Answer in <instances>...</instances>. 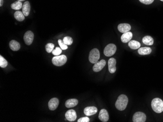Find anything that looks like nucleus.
Segmentation results:
<instances>
[{
	"instance_id": "nucleus-1",
	"label": "nucleus",
	"mask_w": 163,
	"mask_h": 122,
	"mask_svg": "<svg viewBox=\"0 0 163 122\" xmlns=\"http://www.w3.org/2000/svg\"><path fill=\"white\" fill-rule=\"evenodd\" d=\"M128 101V98L127 96L125 94H121L118 97L115 103V107L119 111H124L127 107Z\"/></svg>"
},
{
	"instance_id": "nucleus-2",
	"label": "nucleus",
	"mask_w": 163,
	"mask_h": 122,
	"mask_svg": "<svg viewBox=\"0 0 163 122\" xmlns=\"http://www.w3.org/2000/svg\"><path fill=\"white\" fill-rule=\"evenodd\" d=\"M152 109L155 112L160 113L163 111V101L159 98H155L151 103Z\"/></svg>"
},
{
	"instance_id": "nucleus-3",
	"label": "nucleus",
	"mask_w": 163,
	"mask_h": 122,
	"mask_svg": "<svg viewBox=\"0 0 163 122\" xmlns=\"http://www.w3.org/2000/svg\"><path fill=\"white\" fill-rule=\"evenodd\" d=\"M67 58L65 55L57 56L52 58V62L56 66H62L67 62Z\"/></svg>"
},
{
	"instance_id": "nucleus-4",
	"label": "nucleus",
	"mask_w": 163,
	"mask_h": 122,
	"mask_svg": "<svg viewBox=\"0 0 163 122\" xmlns=\"http://www.w3.org/2000/svg\"><path fill=\"white\" fill-rule=\"evenodd\" d=\"M89 60L92 63H95L100 58V52L98 49L94 48L92 50L89 54Z\"/></svg>"
},
{
	"instance_id": "nucleus-5",
	"label": "nucleus",
	"mask_w": 163,
	"mask_h": 122,
	"mask_svg": "<svg viewBox=\"0 0 163 122\" xmlns=\"http://www.w3.org/2000/svg\"><path fill=\"white\" fill-rule=\"evenodd\" d=\"M117 47L114 44L108 45L104 50V54L106 56H113L116 51Z\"/></svg>"
},
{
	"instance_id": "nucleus-6",
	"label": "nucleus",
	"mask_w": 163,
	"mask_h": 122,
	"mask_svg": "<svg viewBox=\"0 0 163 122\" xmlns=\"http://www.w3.org/2000/svg\"><path fill=\"white\" fill-rule=\"evenodd\" d=\"M146 114L142 112H137L133 116V122H145L146 120Z\"/></svg>"
},
{
	"instance_id": "nucleus-7",
	"label": "nucleus",
	"mask_w": 163,
	"mask_h": 122,
	"mask_svg": "<svg viewBox=\"0 0 163 122\" xmlns=\"http://www.w3.org/2000/svg\"><path fill=\"white\" fill-rule=\"evenodd\" d=\"M34 39V34L31 31H28L25 34L23 40L26 44L30 45L31 44Z\"/></svg>"
},
{
	"instance_id": "nucleus-8",
	"label": "nucleus",
	"mask_w": 163,
	"mask_h": 122,
	"mask_svg": "<svg viewBox=\"0 0 163 122\" xmlns=\"http://www.w3.org/2000/svg\"><path fill=\"white\" fill-rule=\"evenodd\" d=\"M65 117L66 119L70 122H73L76 119L77 114L75 111L73 109H70L67 111L65 114Z\"/></svg>"
},
{
	"instance_id": "nucleus-9",
	"label": "nucleus",
	"mask_w": 163,
	"mask_h": 122,
	"mask_svg": "<svg viewBox=\"0 0 163 122\" xmlns=\"http://www.w3.org/2000/svg\"><path fill=\"white\" fill-rule=\"evenodd\" d=\"M116 60L114 58H111L108 61V71L112 74L115 73L116 71Z\"/></svg>"
},
{
	"instance_id": "nucleus-10",
	"label": "nucleus",
	"mask_w": 163,
	"mask_h": 122,
	"mask_svg": "<svg viewBox=\"0 0 163 122\" xmlns=\"http://www.w3.org/2000/svg\"><path fill=\"white\" fill-rule=\"evenodd\" d=\"M106 64V62L105 60H102L100 61H97L95 63V64L93 66V70L95 72H98L101 71L103 69Z\"/></svg>"
},
{
	"instance_id": "nucleus-11",
	"label": "nucleus",
	"mask_w": 163,
	"mask_h": 122,
	"mask_svg": "<svg viewBox=\"0 0 163 122\" xmlns=\"http://www.w3.org/2000/svg\"><path fill=\"white\" fill-rule=\"evenodd\" d=\"M59 101L57 98H53L48 102V107L51 111H54L57 108Z\"/></svg>"
},
{
	"instance_id": "nucleus-12",
	"label": "nucleus",
	"mask_w": 163,
	"mask_h": 122,
	"mask_svg": "<svg viewBox=\"0 0 163 122\" xmlns=\"http://www.w3.org/2000/svg\"><path fill=\"white\" fill-rule=\"evenodd\" d=\"M99 118L102 122H106L109 119V115L108 111L105 109H102L99 114Z\"/></svg>"
},
{
	"instance_id": "nucleus-13",
	"label": "nucleus",
	"mask_w": 163,
	"mask_h": 122,
	"mask_svg": "<svg viewBox=\"0 0 163 122\" xmlns=\"http://www.w3.org/2000/svg\"><path fill=\"white\" fill-rule=\"evenodd\" d=\"M97 109L95 107H86L84 109V113H85L86 115L88 116H92L94 114H96L97 112Z\"/></svg>"
},
{
	"instance_id": "nucleus-14",
	"label": "nucleus",
	"mask_w": 163,
	"mask_h": 122,
	"mask_svg": "<svg viewBox=\"0 0 163 122\" xmlns=\"http://www.w3.org/2000/svg\"><path fill=\"white\" fill-rule=\"evenodd\" d=\"M118 29L121 33H126L130 31L131 29V26L128 23H121L118 25Z\"/></svg>"
},
{
	"instance_id": "nucleus-15",
	"label": "nucleus",
	"mask_w": 163,
	"mask_h": 122,
	"mask_svg": "<svg viewBox=\"0 0 163 122\" xmlns=\"http://www.w3.org/2000/svg\"><path fill=\"white\" fill-rule=\"evenodd\" d=\"M132 36H133V35L131 32L128 31L123 33V34L122 35L121 38V41L123 43H127L130 41V40H132Z\"/></svg>"
},
{
	"instance_id": "nucleus-16",
	"label": "nucleus",
	"mask_w": 163,
	"mask_h": 122,
	"mask_svg": "<svg viewBox=\"0 0 163 122\" xmlns=\"http://www.w3.org/2000/svg\"><path fill=\"white\" fill-rule=\"evenodd\" d=\"M30 11V5L28 1L25 2L23 5L22 11L25 16H28Z\"/></svg>"
},
{
	"instance_id": "nucleus-17",
	"label": "nucleus",
	"mask_w": 163,
	"mask_h": 122,
	"mask_svg": "<svg viewBox=\"0 0 163 122\" xmlns=\"http://www.w3.org/2000/svg\"><path fill=\"white\" fill-rule=\"evenodd\" d=\"M9 47L14 51H17L20 49L21 46L20 43L15 40H12L9 42Z\"/></svg>"
},
{
	"instance_id": "nucleus-18",
	"label": "nucleus",
	"mask_w": 163,
	"mask_h": 122,
	"mask_svg": "<svg viewBox=\"0 0 163 122\" xmlns=\"http://www.w3.org/2000/svg\"><path fill=\"white\" fill-rule=\"evenodd\" d=\"M78 104V101L76 99H68L65 102V105L67 108L74 107Z\"/></svg>"
},
{
	"instance_id": "nucleus-19",
	"label": "nucleus",
	"mask_w": 163,
	"mask_h": 122,
	"mask_svg": "<svg viewBox=\"0 0 163 122\" xmlns=\"http://www.w3.org/2000/svg\"><path fill=\"white\" fill-rule=\"evenodd\" d=\"M152 50L150 47H144L139 48L138 52L140 55H147L152 53Z\"/></svg>"
},
{
	"instance_id": "nucleus-20",
	"label": "nucleus",
	"mask_w": 163,
	"mask_h": 122,
	"mask_svg": "<svg viewBox=\"0 0 163 122\" xmlns=\"http://www.w3.org/2000/svg\"><path fill=\"white\" fill-rule=\"evenodd\" d=\"M128 46L132 49L136 50L140 48L141 44L136 40H130L128 43Z\"/></svg>"
},
{
	"instance_id": "nucleus-21",
	"label": "nucleus",
	"mask_w": 163,
	"mask_h": 122,
	"mask_svg": "<svg viewBox=\"0 0 163 122\" xmlns=\"http://www.w3.org/2000/svg\"><path fill=\"white\" fill-rule=\"evenodd\" d=\"M14 18L16 19V20H17L19 22H22L25 20V16L24 15L23 12L20 11L15 12V13L14 14Z\"/></svg>"
},
{
	"instance_id": "nucleus-22",
	"label": "nucleus",
	"mask_w": 163,
	"mask_h": 122,
	"mask_svg": "<svg viewBox=\"0 0 163 122\" xmlns=\"http://www.w3.org/2000/svg\"><path fill=\"white\" fill-rule=\"evenodd\" d=\"M143 42L147 45H152L154 43V40L152 36H144L143 38Z\"/></svg>"
},
{
	"instance_id": "nucleus-23",
	"label": "nucleus",
	"mask_w": 163,
	"mask_h": 122,
	"mask_svg": "<svg viewBox=\"0 0 163 122\" xmlns=\"http://www.w3.org/2000/svg\"><path fill=\"white\" fill-rule=\"evenodd\" d=\"M23 7V4L22 2L19 1L14 2L11 5V8L14 10H19L21 9Z\"/></svg>"
},
{
	"instance_id": "nucleus-24",
	"label": "nucleus",
	"mask_w": 163,
	"mask_h": 122,
	"mask_svg": "<svg viewBox=\"0 0 163 122\" xmlns=\"http://www.w3.org/2000/svg\"><path fill=\"white\" fill-rule=\"evenodd\" d=\"M63 42L67 45H70L73 43V39L70 36H65L63 38Z\"/></svg>"
},
{
	"instance_id": "nucleus-25",
	"label": "nucleus",
	"mask_w": 163,
	"mask_h": 122,
	"mask_svg": "<svg viewBox=\"0 0 163 122\" xmlns=\"http://www.w3.org/2000/svg\"><path fill=\"white\" fill-rule=\"evenodd\" d=\"M54 45L52 43H48L45 45V50L48 53H51L53 50Z\"/></svg>"
},
{
	"instance_id": "nucleus-26",
	"label": "nucleus",
	"mask_w": 163,
	"mask_h": 122,
	"mask_svg": "<svg viewBox=\"0 0 163 122\" xmlns=\"http://www.w3.org/2000/svg\"><path fill=\"white\" fill-rule=\"evenodd\" d=\"M7 66V62L4 58L1 56H0V67L1 68H5Z\"/></svg>"
},
{
	"instance_id": "nucleus-27",
	"label": "nucleus",
	"mask_w": 163,
	"mask_h": 122,
	"mask_svg": "<svg viewBox=\"0 0 163 122\" xmlns=\"http://www.w3.org/2000/svg\"><path fill=\"white\" fill-rule=\"evenodd\" d=\"M62 50H63L61 48V47H57L56 48L55 50H53L52 52V54L55 55V56H59L60 55L62 52Z\"/></svg>"
},
{
	"instance_id": "nucleus-28",
	"label": "nucleus",
	"mask_w": 163,
	"mask_h": 122,
	"mask_svg": "<svg viewBox=\"0 0 163 122\" xmlns=\"http://www.w3.org/2000/svg\"><path fill=\"white\" fill-rule=\"evenodd\" d=\"M59 45H60V47L63 50H67L68 48L67 45L65 44L63 42V40H58Z\"/></svg>"
},
{
	"instance_id": "nucleus-29",
	"label": "nucleus",
	"mask_w": 163,
	"mask_h": 122,
	"mask_svg": "<svg viewBox=\"0 0 163 122\" xmlns=\"http://www.w3.org/2000/svg\"><path fill=\"white\" fill-rule=\"evenodd\" d=\"M90 119L88 117H82L78 120V122H89Z\"/></svg>"
},
{
	"instance_id": "nucleus-30",
	"label": "nucleus",
	"mask_w": 163,
	"mask_h": 122,
	"mask_svg": "<svg viewBox=\"0 0 163 122\" xmlns=\"http://www.w3.org/2000/svg\"><path fill=\"white\" fill-rule=\"evenodd\" d=\"M142 3L145 5H150L153 3L154 0H139Z\"/></svg>"
},
{
	"instance_id": "nucleus-31",
	"label": "nucleus",
	"mask_w": 163,
	"mask_h": 122,
	"mask_svg": "<svg viewBox=\"0 0 163 122\" xmlns=\"http://www.w3.org/2000/svg\"><path fill=\"white\" fill-rule=\"evenodd\" d=\"M3 0H0V7H2V5H3Z\"/></svg>"
},
{
	"instance_id": "nucleus-32",
	"label": "nucleus",
	"mask_w": 163,
	"mask_h": 122,
	"mask_svg": "<svg viewBox=\"0 0 163 122\" xmlns=\"http://www.w3.org/2000/svg\"><path fill=\"white\" fill-rule=\"evenodd\" d=\"M18 1H21V2H22V1H25V0H18Z\"/></svg>"
},
{
	"instance_id": "nucleus-33",
	"label": "nucleus",
	"mask_w": 163,
	"mask_h": 122,
	"mask_svg": "<svg viewBox=\"0 0 163 122\" xmlns=\"http://www.w3.org/2000/svg\"><path fill=\"white\" fill-rule=\"evenodd\" d=\"M160 1H162V2H163V0H160Z\"/></svg>"
}]
</instances>
